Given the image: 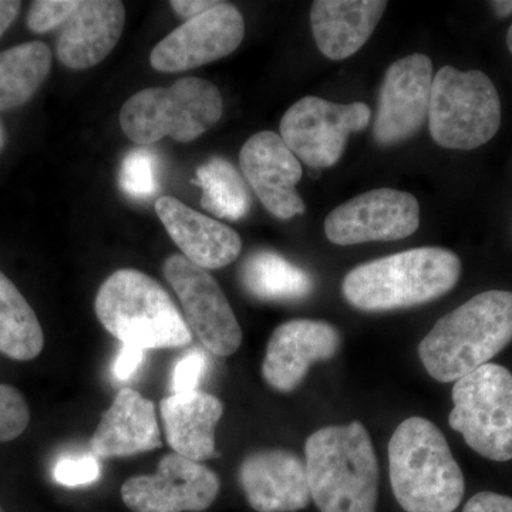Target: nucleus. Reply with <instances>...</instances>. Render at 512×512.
I'll return each mask as SVG.
<instances>
[{"label":"nucleus","mask_w":512,"mask_h":512,"mask_svg":"<svg viewBox=\"0 0 512 512\" xmlns=\"http://www.w3.org/2000/svg\"><path fill=\"white\" fill-rule=\"evenodd\" d=\"M512 342V292L487 291L437 320L421 340L424 369L440 383L487 365Z\"/></svg>","instance_id":"f257e3e1"},{"label":"nucleus","mask_w":512,"mask_h":512,"mask_svg":"<svg viewBox=\"0 0 512 512\" xmlns=\"http://www.w3.org/2000/svg\"><path fill=\"white\" fill-rule=\"evenodd\" d=\"M461 271L460 258L446 248H414L356 266L343 279L342 292L359 311L413 308L447 295Z\"/></svg>","instance_id":"f03ea898"},{"label":"nucleus","mask_w":512,"mask_h":512,"mask_svg":"<svg viewBox=\"0 0 512 512\" xmlns=\"http://www.w3.org/2000/svg\"><path fill=\"white\" fill-rule=\"evenodd\" d=\"M313 503L320 512H376L379 464L360 421L315 431L305 443Z\"/></svg>","instance_id":"7ed1b4c3"},{"label":"nucleus","mask_w":512,"mask_h":512,"mask_svg":"<svg viewBox=\"0 0 512 512\" xmlns=\"http://www.w3.org/2000/svg\"><path fill=\"white\" fill-rule=\"evenodd\" d=\"M390 483L406 512H454L466 493L446 437L424 417H409L389 443Z\"/></svg>","instance_id":"20e7f679"},{"label":"nucleus","mask_w":512,"mask_h":512,"mask_svg":"<svg viewBox=\"0 0 512 512\" xmlns=\"http://www.w3.org/2000/svg\"><path fill=\"white\" fill-rule=\"evenodd\" d=\"M96 315L123 345L175 349L190 345L191 329L167 291L151 276L120 269L104 281L96 296Z\"/></svg>","instance_id":"39448f33"},{"label":"nucleus","mask_w":512,"mask_h":512,"mask_svg":"<svg viewBox=\"0 0 512 512\" xmlns=\"http://www.w3.org/2000/svg\"><path fill=\"white\" fill-rule=\"evenodd\" d=\"M224 103L218 87L208 80L185 77L170 87L141 90L124 103L120 126L137 144L164 137L180 143L197 140L221 119Z\"/></svg>","instance_id":"423d86ee"},{"label":"nucleus","mask_w":512,"mask_h":512,"mask_svg":"<svg viewBox=\"0 0 512 512\" xmlns=\"http://www.w3.org/2000/svg\"><path fill=\"white\" fill-rule=\"evenodd\" d=\"M501 126V100L490 77L478 70L441 67L433 77L429 127L448 150H476L493 140Z\"/></svg>","instance_id":"0eeeda50"},{"label":"nucleus","mask_w":512,"mask_h":512,"mask_svg":"<svg viewBox=\"0 0 512 512\" xmlns=\"http://www.w3.org/2000/svg\"><path fill=\"white\" fill-rule=\"evenodd\" d=\"M451 429L463 434L476 453L491 461L512 460V373L487 363L453 386Z\"/></svg>","instance_id":"6e6552de"},{"label":"nucleus","mask_w":512,"mask_h":512,"mask_svg":"<svg viewBox=\"0 0 512 512\" xmlns=\"http://www.w3.org/2000/svg\"><path fill=\"white\" fill-rule=\"evenodd\" d=\"M372 111L365 103L338 104L308 96L296 101L281 121V137L298 160L315 170L335 165L352 133L365 130Z\"/></svg>","instance_id":"1a4fd4ad"},{"label":"nucleus","mask_w":512,"mask_h":512,"mask_svg":"<svg viewBox=\"0 0 512 512\" xmlns=\"http://www.w3.org/2000/svg\"><path fill=\"white\" fill-rule=\"evenodd\" d=\"M164 275L180 298L188 328L204 348L221 357L234 355L242 343V330L215 279L184 255L170 256Z\"/></svg>","instance_id":"9d476101"},{"label":"nucleus","mask_w":512,"mask_h":512,"mask_svg":"<svg viewBox=\"0 0 512 512\" xmlns=\"http://www.w3.org/2000/svg\"><path fill=\"white\" fill-rule=\"evenodd\" d=\"M420 225V205L409 192L377 188L335 208L325 221L330 242L342 247L375 241H399Z\"/></svg>","instance_id":"9b49d317"},{"label":"nucleus","mask_w":512,"mask_h":512,"mask_svg":"<svg viewBox=\"0 0 512 512\" xmlns=\"http://www.w3.org/2000/svg\"><path fill=\"white\" fill-rule=\"evenodd\" d=\"M220 488L210 468L173 453L161 458L153 476L128 478L121 498L133 512H201L217 500Z\"/></svg>","instance_id":"f8f14e48"},{"label":"nucleus","mask_w":512,"mask_h":512,"mask_svg":"<svg viewBox=\"0 0 512 512\" xmlns=\"http://www.w3.org/2000/svg\"><path fill=\"white\" fill-rule=\"evenodd\" d=\"M244 36L241 12L229 3L218 2L164 37L151 52L150 63L158 72H187L231 55Z\"/></svg>","instance_id":"ddd939ff"},{"label":"nucleus","mask_w":512,"mask_h":512,"mask_svg":"<svg viewBox=\"0 0 512 512\" xmlns=\"http://www.w3.org/2000/svg\"><path fill=\"white\" fill-rule=\"evenodd\" d=\"M433 63L414 55L397 60L387 69L380 87L373 136L389 147L409 140L429 120Z\"/></svg>","instance_id":"4468645a"},{"label":"nucleus","mask_w":512,"mask_h":512,"mask_svg":"<svg viewBox=\"0 0 512 512\" xmlns=\"http://www.w3.org/2000/svg\"><path fill=\"white\" fill-rule=\"evenodd\" d=\"M239 167L256 197L276 218L291 220L305 212V202L296 191L302 165L279 134L261 131L249 138L239 154Z\"/></svg>","instance_id":"2eb2a0df"},{"label":"nucleus","mask_w":512,"mask_h":512,"mask_svg":"<svg viewBox=\"0 0 512 512\" xmlns=\"http://www.w3.org/2000/svg\"><path fill=\"white\" fill-rule=\"evenodd\" d=\"M342 335L323 320L296 319L275 329L266 346L262 376L279 393H291L303 382L313 363L339 352Z\"/></svg>","instance_id":"dca6fc26"},{"label":"nucleus","mask_w":512,"mask_h":512,"mask_svg":"<svg viewBox=\"0 0 512 512\" xmlns=\"http://www.w3.org/2000/svg\"><path fill=\"white\" fill-rule=\"evenodd\" d=\"M239 481L256 512H298L312 500L305 463L288 450L249 454L239 468Z\"/></svg>","instance_id":"f3484780"},{"label":"nucleus","mask_w":512,"mask_h":512,"mask_svg":"<svg viewBox=\"0 0 512 512\" xmlns=\"http://www.w3.org/2000/svg\"><path fill=\"white\" fill-rule=\"evenodd\" d=\"M156 210L185 258L205 271L224 268L241 254L242 241L237 231L192 210L177 198H158Z\"/></svg>","instance_id":"a211bd4d"},{"label":"nucleus","mask_w":512,"mask_h":512,"mask_svg":"<svg viewBox=\"0 0 512 512\" xmlns=\"http://www.w3.org/2000/svg\"><path fill=\"white\" fill-rule=\"evenodd\" d=\"M126 23V9L117 0H86L63 25L56 52L60 62L84 70L113 52Z\"/></svg>","instance_id":"6ab92c4d"},{"label":"nucleus","mask_w":512,"mask_h":512,"mask_svg":"<svg viewBox=\"0 0 512 512\" xmlns=\"http://www.w3.org/2000/svg\"><path fill=\"white\" fill-rule=\"evenodd\" d=\"M161 447L156 404L126 387L101 417L90 448L96 457H130Z\"/></svg>","instance_id":"aec40b11"},{"label":"nucleus","mask_w":512,"mask_h":512,"mask_svg":"<svg viewBox=\"0 0 512 512\" xmlns=\"http://www.w3.org/2000/svg\"><path fill=\"white\" fill-rule=\"evenodd\" d=\"M386 9L384 0H316L311 8L316 46L330 60L348 59L366 45Z\"/></svg>","instance_id":"412c9836"},{"label":"nucleus","mask_w":512,"mask_h":512,"mask_svg":"<svg viewBox=\"0 0 512 512\" xmlns=\"http://www.w3.org/2000/svg\"><path fill=\"white\" fill-rule=\"evenodd\" d=\"M168 444L175 454L202 461L217 457L215 427L224 414V404L212 394H171L160 403Z\"/></svg>","instance_id":"4be33fe9"},{"label":"nucleus","mask_w":512,"mask_h":512,"mask_svg":"<svg viewBox=\"0 0 512 512\" xmlns=\"http://www.w3.org/2000/svg\"><path fill=\"white\" fill-rule=\"evenodd\" d=\"M241 282L262 301L288 302L308 298L313 279L308 272L272 251H256L245 259Z\"/></svg>","instance_id":"5701e85b"},{"label":"nucleus","mask_w":512,"mask_h":512,"mask_svg":"<svg viewBox=\"0 0 512 512\" xmlns=\"http://www.w3.org/2000/svg\"><path fill=\"white\" fill-rule=\"evenodd\" d=\"M52 70V52L42 42L0 53V113L28 103Z\"/></svg>","instance_id":"b1692460"},{"label":"nucleus","mask_w":512,"mask_h":512,"mask_svg":"<svg viewBox=\"0 0 512 512\" xmlns=\"http://www.w3.org/2000/svg\"><path fill=\"white\" fill-rule=\"evenodd\" d=\"M43 345L45 336L35 311L0 271V353L25 362L39 356Z\"/></svg>","instance_id":"393cba45"},{"label":"nucleus","mask_w":512,"mask_h":512,"mask_svg":"<svg viewBox=\"0 0 512 512\" xmlns=\"http://www.w3.org/2000/svg\"><path fill=\"white\" fill-rule=\"evenodd\" d=\"M192 183L201 187L202 208L222 220H241L251 208V195L244 178L224 158L212 157L202 164Z\"/></svg>","instance_id":"a878e982"},{"label":"nucleus","mask_w":512,"mask_h":512,"mask_svg":"<svg viewBox=\"0 0 512 512\" xmlns=\"http://www.w3.org/2000/svg\"><path fill=\"white\" fill-rule=\"evenodd\" d=\"M160 158L147 148H136L124 157L120 187L134 200H147L160 190Z\"/></svg>","instance_id":"bb28decb"},{"label":"nucleus","mask_w":512,"mask_h":512,"mask_svg":"<svg viewBox=\"0 0 512 512\" xmlns=\"http://www.w3.org/2000/svg\"><path fill=\"white\" fill-rule=\"evenodd\" d=\"M101 474L99 457L89 454H66L56 461L53 478L63 487L76 488L96 483Z\"/></svg>","instance_id":"cd10ccee"},{"label":"nucleus","mask_w":512,"mask_h":512,"mask_svg":"<svg viewBox=\"0 0 512 512\" xmlns=\"http://www.w3.org/2000/svg\"><path fill=\"white\" fill-rule=\"evenodd\" d=\"M29 420L28 403L22 393L8 384H0V443L19 437Z\"/></svg>","instance_id":"c85d7f7f"},{"label":"nucleus","mask_w":512,"mask_h":512,"mask_svg":"<svg viewBox=\"0 0 512 512\" xmlns=\"http://www.w3.org/2000/svg\"><path fill=\"white\" fill-rule=\"evenodd\" d=\"M77 0H36L30 6L28 26L32 32L47 33L59 28L79 8Z\"/></svg>","instance_id":"c756f323"},{"label":"nucleus","mask_w":512,"mask_h":512,"mask_svg":"<svg viewBox=\"0 0 512 512\" xmlns=\"http://www.w3.org/2000/svg\"><path fill=\"white\" fill-rule=\"evenodd\" d=\"M208 369V357L200 349L190 350L175 363L171 373L173 394L197 392Z\"/></svg>","instance_id":"7c9ffc66"},{"label":"nucleus","mask_w":512,"mask_h":512,"mask_svg":"<svg viewBox=\"0 0 512 512\" xmlns=\"http://www.w3.org/2000/svg\"><path fill=\"white\" fill-rule=\"evenodd\" d=\"M146 350L137 346L123 345L113 365V375L119 382H127L143 365Z\"/></svg>","instance_id":"2f4dec72"},{"label":"nucleus","mask_w":512,"mask_h":512,"mask_svg":"<svg viewBox=\"0 0 512 512\" xmlns=\"http://www.w3.org/2000/svg\"><path fill=\"white\" fill-rule=\"evenodd\" d=\"M463 512H512V498L483 491L468 500Z\"/></svg>","instance_id":"473e14b6"},{"label":"nucleus","mask_w":512,"mask_h":512,"mask_svg":"<svg viewBox=\"0 0 512 512\" xmlns=\"http://www.w3.org/2000/svg\"><path fill=\"white\" fill-rule=\"evenodd\" d=\"M217 5L218 2H215V0H173V2H170L174 12L187 20L197 18V16Z\"/></svg>","instance_id":"72a5a7b5"},{"label":"nucleus","mask_w":512,"mask_h":512,"mask_svg":"<svg viewBox=\"0 0 512 512\" xmlns=\"http://www.w3.org/2000/svg\"><path fill=\"white\" fill-rule=\"evenodd\" d=\"M20 8H22V3L16 2V0H0V36L18 18Z\"/></svg>","instance_id":"f704fd0d"},{"label":"nucleus","mask_w":512,"mask_h":512,"mask_svg":"<svg viewBox=\"0 0 512 512\" xmlns=\"http://www.w3.org/2000/svg\"><path fill=\"white\" fill-rule=\"evenodd\" d=\"M491 6L498 18L505 19L512 15V0H495V2H491Z\"/></svg>","instance_id":"c9c22d12"},{"label":"nucleus","mask_w":512,"mask_h":512,"mask_svg":"<svg viewBox=\"0 0 512 512\" xmlns=\"http://www.w3.org/2000/svg\"><path fill=\"white\" fill-rule=\"evenodd\" d=\"M507 46H508V49H510V52L512 55V25H511L510 30H508V33H507Z\"/></svg>","instance_id":"e433bc0d"},{"label":"nucleus","mask_w":512,"mask_h":512,"mask_svg":"<svg viewBox=\"0 0 512 512\" xmlns=\"http://www.w3.org/2000/svg\"><path fill=\"white\" fill-rule=\"evenodd\" d=\"M3 144H5V130H3V126L0 124V150H2Z\"/></svg>","instance_id":"4c0bfd02"}]
</instances>
